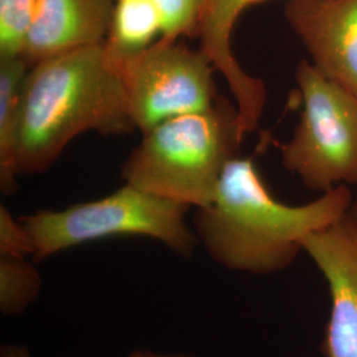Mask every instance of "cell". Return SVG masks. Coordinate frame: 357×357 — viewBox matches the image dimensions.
<instances>
[{
	"label": "cell",
	"instance_id": "obj_1",
	"mask_svg": "<svg viewBox=\"0 0 357 357\" xmlns=\"http://www.w3.org/2000/svg\"><path fill=\"white\" fill-rule=\"evenodd\" d=\"M348 185L305 205H286L268 190L253 159L236 156L225 168L215 200L197 208L192 225L199 243L218 265L268 275L290 268L305 237L349 212Z\"/></svg>",
	"mask_w": 357,
	"mask_h": 357
},
{
	"label": "cell",
	"instance_id": "obj_2",
	"mask_svg": "<svg viewBox=\"0 0 357 357\" xmlns=\"http://www.w3.org/2000/svg\"><path fill=\"white\" fill-rule=\"evenodd\" d=\"M135 131L119 66L101 45L65 52L31 65L20 103L16 166L41 174L84 132Z\"/></svg>",
	"mask_w": 357,
	"mask_h": 357
},
{
	"label": "cell",
	"instance_id": "obj_3",
	"mask_svg": "<svg viewBox=\"0 0 357 357\" xmlns=\"http://www.w3.org/2000/svg\"><path fill=\"white\" fill-rule=\"evenodd\" d=\"M243 138L237 105L220 96L208 110L178 115L142 132L122 178L190 208L208 206Z\"/></svg>",
	"mask_w": 357,
	"mask_h": 357
},
{
	"label": "cell",
	"instance_id": "obj_4",
	"mask_svg": "<svg viewBox=\"0 0 357 357\" xmlns=\"http://www.w3.org/2000/svg\"><path fill=\"white\" fill-rule=\"evenodd\" d=\"M188 205L125 183L98 200L44 209L20 217L33 243V259L43 261L84 243L110 237H147L181 255L191 257L199 245L193 228L185 222Z\"/></svg>",
	"mask_w": 357,
	"mask_h": 357
},
{
	"label": "cell",
	"instance_id": "obj_5",
	"mask_svg": "<svg viewBox=\"0 0 357 357\" xmlns=\"http://www.w3.org/2000/svg\"><path fill=\"white\" fill-rule=\"evenodd\" d=\"M303 109L282 166L315 192L357 184V96L323 76L311 61L296 66Z\"/></svg>",
	"mask_w": 357,
	"mask_h": 357
},
{
	"label": "cell",
	"instance_id": "obj_6",
	"mask_svg": "<svg viewBox=\"0 0 357 357\" xmlns=\"http://www.w3.org/2000/svg\"><path fill=\"white\" fill-rule=\"evenodd\" d=\"M135 130H147L178 115L204 112L218 100L215 66L204 52L159 38L119 65Z\"/></svg>",
	"mask_w": 357,
	"mask_h": 357
},
{
	"label": "cell",
	"instance_id": "obj_7",
	"mask_svg": "<svg viewBox=\"0 0 357 357\" xmlns=\"http://www.w3.org/2000/svg\"><path fill=\"white\" fill-rule=\"evenodd\" d=\"M302 246L330 289L331 312L321 352L324 357H357V227L349 212L306 236Z\"/></svg>",
	"mask_w": 357,
	"mask_h": 357
},
{
	"label": "cell",
	"instance_id": "obj_8",
	"mask_svg": "<svg viewBox=\"0 0 357 357\" xmlns=\"http://www.w3.org/2000/svg\"><path fill=\"white\" fill-rule=\"evenodd\" d=\"M284 17L320 73L357 96V0H290Z\"/></svg>",
	"mask_w": 357,
	"mask_h": 357
},
{
	"label": "cell",
	"instance_id": "obj_9",
	"mask_svg": "<svg viewBox=\"0 0 357 357\" xmlns=\"http://www.w3.org/2000/svg\"><path fill=\"white\" fill-rule=\"evenodd\" d=\"M264 0H203L199 36L200 50L209 57L238 109L243 134L255 132L266 105V86L249 75L231 51V35L238 19L249 7Z\"/></svg>",
	"mask_w": 357,
	"mask_h": 357
},
{
	"label": "cell",
	"instance_id": "obj_10",
	"mask_svg": "<svg viewBox=\"0 0 357 357\" xmlns=\"http://www.w3.org/2000/svg\"><path fill=\"white\" fill-rule=\"evenodd\" d=\"M115 0H38L23 57L31 65L105 43Z\"/></svg>",
	"mask_w": 357,
	"mask_h": 357
},
{
	"label": "cell",
	"instance_id": "obj_11",
	"mask_svg": "<svg viewBox=\"0 0 357 357\" xmlns=\"http://www.w3.org/2000/svg\"><path fill=\"white\" fill-rule=\"evenodd\" d=\"M31 64L26 57L0 59V190L13 195L17 190L16 166L22 93Z\"/></svg>",
	"mask_w": 357,
	"mask_h": 357
},
{
	"label": "cell",
	"instance_id": "obj_12",
	"mask_svg": "<svg viewBox=\"0 0 357 357\" xmlns=\"http://www.w3.org/2000/svg\"><path fill=\"white\" fill-rule=\"evenodd\" d=\"M160 35V19L151 0H115L103 48L109 60L119 66L150 48Z\"/></svg>",
	"mask_w": 357,
	"mask_h": 357
},
{
	"label": "cell",
	"instance_id": "obj_13",
	"mask_svg": "<svg viewBox=\"0 0 357 357\" xmlns=\"http://www.w3.org/2000/svg\"><path fill=\"white\" fill-rule=\"evenodd\" d=\"M41 277L26 257L0 255V311L19 317L40 294Z\"/></svg>",
	"mask_w": 357,
	"mask_h": 357
},
{
	"label": "cell",
	"instance_id": "obj_14",
	"mask_svg": "<svg viewBox=\"0 0 357 357\" xmlns=\"http://www.w3.org/2000/svg\"><path fill=\"white\" fill-rule=\"evenodd\" d=\"M38 0H0V59L23 56Z\"/></svg>",
	"mask_w": 357,
	"mask_h": 357
},
{
	"label": "cell",
	"instance_id": "obj_15",
	"mask_svg": "<svg viewBox=\"0 0 357 357\" xmlns=\"http://www.w3.org/2000/svg\"><path fill=\"white\" fill-rule=\"evenodd\" d=\"M160 19L162 35L167 41L180 38H197L203 0H151Z\"/></svg>",
	"mask_w": 357,
	"mask_h": 357
},
{
	"label": "cell",
	"instance_id": "obj_16",
	"mask_svg": "<svg viewBox=\"0 0 357 357\" xmlns=\"http://www.w3.org/2000/svg\"><path fill=\"white\" fill-rule=\"evenodd\" d=\"M0 255H33V243L28 230L20 218H15L4 205L0 206Z\"/></svg>",
	"mask_w": 357,
	"mask_h": 357
},
{
	"label": "cell",
	"instance_id": "obj_17",
	"mask_svg": "<svg viewBox=\"0 0 357 357\" xmlns=\"http://www.w3.org/2000/svg\"><path fill=\"white\" fill-rule=\"evenodd\" d=\"M0 357H31L29 351L22 345H3Z\"/></svg>",
	"mask_w": 357,
	"mask_h": 357
},
{
	"label": "cell",
	"instance_id": "obj_18",
	"mask_svg": "<svg viewBox=\"0 0 357 357\" xmlns=\"http://www.w3.org/2000/svg\"><path fill=\"white\" fill-rule=\"evenodd\" d=\"M128 357H192L187 355H162V354H155L151 351H135Z\"/></svg>",
	"mask_w": 357,
	"mask_h": 357
},
{
	"label": "cell",
	"instance_id": "obj_19",
	"mask_svg": "<svg viewBox=\"0 0 357 357\" xmlns=\"http://www.w3.org/2000/svg\"><path fill=\"white\" fill-rule=\"evenodd\" d=\"M349 216L352 217V220H354V222H355V225L357 227V196L354 199L352 205L349 208Z\"/></svg>",
	"mask_w": 357,
	"mask_h": 357
}]
</instances>
